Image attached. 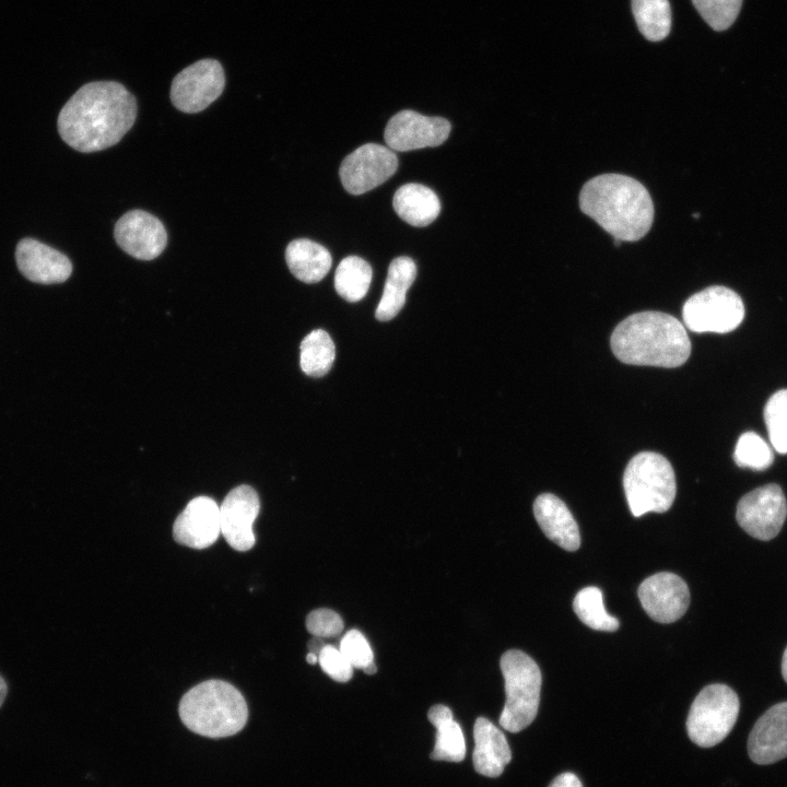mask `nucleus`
Returning a JSON list of instances; mask_svg holds the SVG:
<instances>
[{"label": "nucleus", "mask_w": 787, "mask_h": 787, "mask_svg": "<svg viewBox=\"0 0 787 787\" xmlns=\"http://www.w3.org/2000/svg\"><path fill=\"white\" fill-rule=\"evenodd\" d=\"M114 236L124 251L140 260L155 259L167 244L164 224L143 210H131L120 216L115 224Z\"/></svg>", "instance_id": "14"}, {"label": "nucleus", "mask_w": 787, "mask_h": 787, "mask_svg": "<svg viewBox=\"0 0 787 787\" xmlns=\"http://www.w3.org/2000/svg\"><path fill=\"white\" fill-rule=\"evenodd\" d=\"M632 11L641 33L651 42L666 38L671 28L668 0H632Z\"/></svg>", "instance_id": "27"}, {"label": "nucleus", "mask_w": 787, "mask_h": 787, "mask_svg": "<svg viewBox=\"0 0 787 787\" xmlns=\"http://www.w3.org/2000/svg\"><path fill=\"white\" fill-rule=\"evenodd\" d=\"M623 488L633 516L665 513L671 507L677 492L673 468L660 454L639 453L625 468Z\"/></svg>", "instance_id": "5"}, {"label": "nucleus", "mask_w": 787, "mask_h": 787, "mask_svg": "<svg viewBox=\"0 0 787 787\" xmlns=\"http://www.w3.org/2000/svg\"><path fill=\"white\" fill-rule=\"evenodd\" d=\"M500 666L506 694L500 725L509 732H519L537 716L542 684L541 671L531 657L518 649L504 653Z\"/></svg>", "instance_id": "6"}, {"label": "nucleus", "mask_w": 787, "mask_h": 787, "mask_svg": "<svg viewBox=\"0 0 787 787\" xmlns=\"http://www.w3.org/2000/svg\"><path fill=\"white\" fill-rule=\"evenodd\" d=\"M306 629L316 637H333L342 632L343 621L336 611L320 608L313 610L307 615Z\"/></svg>", "instance_id": "33"}, {"label": "nucleus", "mask_w": 787, "mask_h": 787, "mask_svg": "<svg viewBox=\"0 0 787 787\" xmlns=\"http://www.w3.org/2000/svg\"><path fill=\"white\" fill-rule=\"evenodd\" d=\"M363 670H364V672L367 673V674H373V673L376 672L377 668H376V665H375L374 661H373V662H371L369 665H367Z\"/></svg>", "instance_id": "39"}, {"label": "nucleus", "mask_w": 787, "mask_h": 787, "mask_svg": "<svg viewBox=\"0 0 787 787\" xmlns=\"http://www.w3.org/2000/svg\"><path fill=\"white\" fill-rule=\"evenodd\" d=\"M15 260L20 272L39 284L62 283L72 273V263L64 254L31 237L17 243Z\"/></svg>", "instance_id": "17"}, {"label": "nucleus", "mask_w": 787, "mask_h": 787, "mask_svg": "<svg viewBox=\"0 0 787 787\" xmlns=\"http://www.w3.org/2000/svg\"><path fill=\"white\" fill-rule=\"evenodd\" d=\"M549 787H583L579 778L569 772L556 776Z\"/></svg>", "instance_id": "35"}, {"label": "nucleus", "mask_w": 787, "mask_h": 787, "mask_svg": "<svg viewBox=\"0 0 787 787\" xmlns=\"http://www.w3.org/2000/svg\"><path fill=\"white\" fill-rule=\"evenodd\" d=\"M450 129V122L443 117H428L406 109L389 119L384 139L392 151L407 152L441 145L447 140Z\"/></svg>", "instance_id": "12"}, {"label": "nucleus", "mask_w": 787, "mask_h": 787, "mask_svg": "<svg viewBox=\"0 0 787 787\" xmlns=\"http://www.w3.org/2000/svg\"><path fill=\"white\" fill-rule=\"evenodd\" d=\"M611 349L625 364L678 367L689 359L691 341L676 317L661 312H642L615 327Z\"/></svg>", "instance_id": "3"}, {"label": "nucleus", "mask_w": 787, "mask_h": 787, "mask_svg": "<svg viewBox=\"0 0 787 787\" xmlns=\"http://www.w3.org/2000/svg\"><path fill=\"white\" fill-rule=\"evenodd\" d=\"M473 766L486 777L500 776L512 760L505 735L488 718L478 717L473 726Z\"/></svg>", "instance_id": "20"}, {"label": "nucleus", "mask_w": 787, "mask_h": 787, "mask_svg": "<svg viewBox=\"0 0 787 787\" xmlns=\"http://www.w3.org/2000/svg\"><path fill=\"white\" fill-rule=\"evenodd\" d=\"M536 520L544 535L566 551L580 547L577 522L565 503L551 493L539 495L533 503Z\"/></svg>", "instance_id": "19"}, {"label": "nucleus", "mask_w": 787, "mask_h": 787, "mask_svg": "<svg viewBox=\"0 0 787 787\" xmlns=\"http://www.w3.org/2000/svg\"><path fill=\"white\" fill-rule=\"evenodd\" d=\"M306 661L310 665H314L318 661V656L315 655L314 653H308L306 655Z\"/></svg>", "instance_id": "40"}, {"label": "nucleus", "mask_w": 787, "mask_h": 787, "mask_svg": "<svg viewBox=\"0 0 787 787\" xmlns=\"http://www.w3.org/2000/svg\"><path fill=\"white\" fill-rule=\"evenodd\" d=\"M573 609L579 620L592 630L614 632L620 626L619 620L607 612L602 591L596 586L579 590L574 598Z\"/></svg>", "instance_id": "28"}, {"label": "nucleus", "mask_w": 787, "mask_h": 787, "mask_svg": "<svg viewBox=\"0 0 787 787\" xmlns=\"http://www.w3.org/2000/svg\"><path fill=\"white\" fill-rule=\"evenodd\" d=\"M220 535V506L208 496L192 498L173 526L175 541L192 549L212 545Z\"/></svg>", "instance_id": "16"}, {"label": "nucleus", "mask_w": 787, "mask_h": 787, "mask_svg": "<svg viewBox=\"0 0 787 787\" xmlns=\"http://www.w3.org/2000/svg\"><path fill=\"white\" fill-rule=\"evenodd\" d=\"M137 99L120 83L95 81L81 86L61 108L57 126L72 149L91 153L118 143L137 118Z\"/></svg>", "instance_id": "1"}, {"label": "nucleus", "mask_w": 787, "mask_h": 787, "mask_svg": "<svg viewBox=\"0 0 787 787\" xmlns=\"http://www.w3.org/2000/svg\"><path fill=\"white\" fill-rule=\"evenodd\" d=\"M373 277L372 267L357 256L345 257L334 273V289L348 302L362 299L368 291Z\"/></svg>", "instance_id": "25"}, {"label": "nucleus", "mask_w": 787, "mask_h": 787, "mask_svg": "<svg viewBox=\"0 0 787 787\" xmlns=\"http://www.w3.org/2000/svg\"><path fill=\"white\" fill-rule=\"evenodd\" d=\"M324 646L325 643L321 637L314 636V638L308 643L309 653H314L317 656L319 655Z\"/></svg>", "instance_id": "36"}, {"label": "nucleus", "mask_w": 787, "mask_h": 787, "mask_svg": "<svg viewBox=\"0 0 787 787\" xmlns=\"http://www.w3.org/2000/svg\"><path fill=\"white\" fill-rule=\"evenodd\" d=\"M740 702L736 692L726 684L705 686L693 701L688 719L689 738L702 748L721 742L732 730Z\"/></svg>", "instance_id": "7"}, {"label": "nucleus", "mask_w": 787, "mask_h": 787, "mask_svg": "<svg viewBox=\"0 0 787 787\" xmlns=\"http://www.w3.org/2000/svg\"><path fill=\"white\" fill-rule=\"evenodd\" d=\"M285 260L292 274L305 283L322 280L332 263L328 249L307 238L292 240L286 246Z\"/></svg>", "instance_id": "22"}, {"label": "nucleus", "mask_w": 787, "mask_h": 787, "mask_svg": "<svg viewBox=\"0 0 787 787\" xmlns=\"http://www.w3.org/2000/svg\"><path fill=\"white\" fill-rule=\"evenodd\" d=\"M764 421L773 448L787 454V389L776 391L767 400Z\"/></svg>", "instance_id": "30"}, {"label": "nucleus", "mask_w": 787, "mask_h": 787, "mask_svg": "<svg viewBox=\"0 0 787 787\" xmlns=\"http://www.w3.org/2000/svg\"><path fill=\"white\" fill-rule=\"evenodd\" d=\"M415 277L416 266L410 257H397L390 262L384 292L375 312L378 320L388 321L401 310L407 291Z\"/></svg>", "instance_id": "23"}, {"label": "nucleus", "mask_w": 787, "mask_h": 787, "mask_svg": "<svg viewBox=\"0 0 787 787\" xmlns=\"http://www.w3.org/2000/svg\"><path fill=\"white\" fill-rule=\"evenodd\" d=\"M398 168V157L388 146L366 143L341 163L339 175L351 195L365 193L388 180Z\"/></svg>", "instance_id": "11"}, {"label": "nucleus", "mask_w": 787, "mask_h": 787, "mask_svg": "<svg viewBox=\"0 0 787 787\" xmlns=\"http://www.w3.org/2000/svg\"><path fill=\"white\" fill-rule=\"evenodd\" d=\"M321 669L333 680L346 682L353 676V667L339 648L325 645L318 655Z\"/></svg>", "instance_id": "34"}, {"label": "nucleus", "mask_w": 787, "mask_h": 787, "mask_svg": "<svg viewBox=\"0 0 787 787\" xmlns=\"http://www.w3.org/2000/svg\"><path fill=\"white\" fill-rule=\"evenodd\" d=\"M637 595L645 612L654 621L665 624L679 620L690 604L686 583L670 572L647 577L639 585Z\"/></svg>", "instance_id": "13"}, {"label": "nucleus", "mask_w": 787, "mask_h": 787, "mask_svg": "<svg viewBox=\"0 0 787 787\" xmlns=\"http://www.w3.org/2000/svg\"><path fill=\"white\" fill-rule=\"evenodd\" d=\"M178 710L187 728L209 738L233 736L248 718L242 693L222 680H208L190 689L180 700Z\"/></svg>", "instance_id": "4"}, {"label": "nucleus", "mask_w": 787, "mask_h": 787, "mask_svg": "<svg viewBox=\"0 0 787 787\" xmlns=\"http://www.w3.org/2000/svg\"><path fill=\"white\" fill-rule=\"evenodd\" d=\"M684 325L694 332L725 333L743 320L741 297L726 286H709L686 299L682 308Z\"/></svg>", "instance_id": "8"}, {"label": "nucleus", "mask_w": 787, "mask_h": 787, "mask_svg": "<svg viewBox=\"0 0 787 787\" xmlns=\"http://www.w3.org/2000/svg\"><path fill=\"white\" fill-rule=\"evenodd\" d=\"M339 649L353 668L364 669L374 661L373 650L367 639L357 630L353 629L344 634Z\"/></svg>", "instance_id": "32"}, {"label": "nucleus", "mask_w": 787, "mask_h": 787, "mask_svg": "<svg viewBox=\"0 0 787 787\" xmlns=\"http://www.w3.org/2000/svg\"><path fill=\"white\" fill-rule=\"evenodd\" d=\"M8 692V686L3 678L0 676V706L2 705Z\"/></svg>", "instance_id": "37"}, {"label": "nucleus", "mask_w": 787, "mask_h": 787, "mask_svg": "<svg viewBox=\"0 0 787 787\" xmlns=\"http://www.w3.org/2000/svg\"><path fill=\"white\" fill-rule=\"evenodd\" d=\"M579 207L620 242L641 239L654 221V204L647 189L621 174H603L588 180L580 190Z\"/></svg>", "instance_id": "2"}, {"label": "nucleus", "mask_w": 787, "mask_h": 787, "mask_svg": "<svg viewBox=\"0 0 787 787\" xmlns=\"http://www.w3.org/2000/svg\"><path fill=\"white\" fill-rule=\"evenodd\" d=\"M748 752L761 765L787 756V702L773 705L756 720L749 736Z\"/></svg>", "instance_id": "18"}, {"label": "nucleus", "mask_w": 787, "mask_h": 787, "mask_svg": "<svg viewBox=\"0 0 787 787\" xmlns=\"http://www.w3.org/2000/svg\"><path fill=\"white\" fill-rule=\"evenodd\" d=\"M782 674H783L784 680L787 682V647L783 654Z\"/></svg>", "instance_id": "38"}, {"label": "nucleus", "mask_w": 787, "mask_h": 787, "mask_svg": "<svg viewBox=\"0 0 787 787\" xmlns=\"http://www.w3.org/2000/svg\"><path fill=\"white\" fill-rule=\"evenodd\" d=\"M260 510L257 492L249 485L231 490L220 506L221 535L236 551H248L256 538L252 525Z\"/></svg>", "instance_id": "15"}, {"label": "nucleus", "mask_w": 787, "mask_h": 787, "mask_svg": "<svg viewBox=\"0 0 787 787\" xmlns=\"http://www.w3.org/2000/svg\"><path fill=\"white\" fill-rule=\"evenodd\" d=\"M436 728L435 744L430 757L435 761L461 762L466 756V741L460 725L454 720L450 708L436 704L427 713Z\"/></svg>", "instance_id": "24"}, {"label": "nucleus", "mask_w": 787, "mask_h": 787, "mask_svg": "<svg viewBox=\"0 0 787 787\" xmlns=\"http://www.w3.org/2000/svg\"><path fill=\"white\" fill-rule=\"evenodd\" d=\"M392 207L400 219L416 227L427 226L441 212L437 195L428 187L416 183H409L398 188L393 195Z\"/></svg>", "instance_id": "21"}, {"label": "nucleus", "mask_w": 787, "mask_h": 787, "mask_svg": "<svg viewBox=\"0 0 787 787\" xmlns=\"http://www.w3.org/2000/svg\"><path fill=\"white\" fill-rule=\"evenodd\" d=\"M299 364L302 371L310 377L326 375L334 361V343L322 329L309 332L301 342Z\"/></svg>", "instance_id": "26"}, {"label": "nucleus", "mask_w": 787, "mask_h": 787, "mask_svg": "<svg viewBox=\"0 0 787 787\" xmlns=\"http://www.w3.org/2000/svg\"><path fill=\"white\" fill-rule=\"evenodd\" d=\"M787 516V502L778 484L760 486L737 504L736 519L751 537L768 541L780 531Z\"/></svg>", "instance_id": "10"}, {"label": "nucleus", "mask_w": 787, "mask_h": 787, "mask_svg": "<svg viewBox=\"0 0 787 787\" xmlns=\"http://www.w3.org/2000/svg\"><path fill=\"white\" fill-rule=\"evenodd\" d=\"M743 0H692L697 12L715 31L727 30L736 21Z\"/></svg>", "instance_id": "31"}, {"label": "nucleus", "mask_w": 787, "mask_h": 787, "mask_svg": "<svg viewBox=\"0 0 787 787\" xmlns=\"http://www.w3.org/2000/svg\"><path fill=\"white\" fill-rule=\"evenodd\" d=\"M225 74L214 59L199 60L181 70L173 80L171 99L180 111L195 114L205 109L223 92Z\"/></svg>", "instance_id": "9"}, {"label": "nucleus", "mask_w": 787, "mask_h": 787, "mask_svg": "<svg viewBox=\"0 0 787 787\" xmlns=\"http://www.w3.org/2000/svg\"><path fill=\"white\" fill-rule=\"evenodd\" d=\"M733 459L741 468L762 471L772 465L774 455L770 445L760 435L745 432L737 442Z\"/></svg>", "instance_id": "29"}]
</instances>
